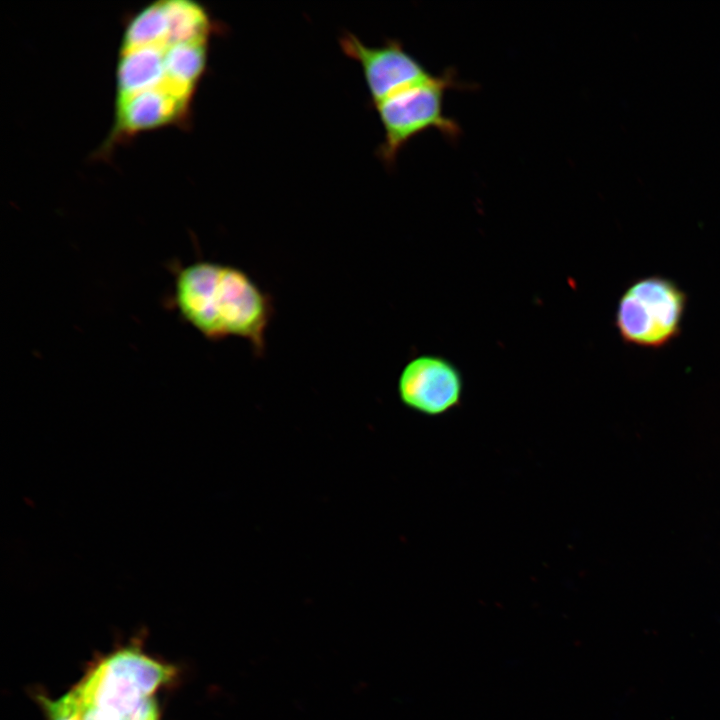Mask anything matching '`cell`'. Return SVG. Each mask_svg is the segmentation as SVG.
<instances>
[{"label":"cell","mask_w":720,"mask_h":720,"mask_svg":"<svg viewBox=\"0 0 720 720\" xmlns=\"http://www.w3.org/2000/svg\"><path fill=\"white\" fill-rule=\"evenodd\" d=\"M202 16L198 2L157 0L128 19L116 66L112 143L189 120L197 88L178 74L172 49Z\"/></svg>","instance_id":"1"},{"label":"cell","mask_w":720,"mask_h":720,"mask_svg":"<svg viewBox=\"0 0 720 720\" xmlns=\"http://www.w3.org/2000/svg\"><path fill=\"white\" fill-rule=\"evenodd\" d=\"M174 305L183 320L211 341L239 337L256 356L266 349L273 299L242 269L197 261L176 272Z\"/></svg>","instance_id":"2"},{"label":"cell","mask_w":720,"mask_h":720,"mask_svg":"<svg viewBox=\"0 0 720 720\" xmlns=\"http://www.w3.org/2000/svg\"><path fill=\"white\" fill-rule=\"evenodd\" d=\"M175 673L174 666L127 646L99 659L51 702L69 720H160L154 695Z\"/></svg>","instance_id":"3"},{"label":"cell","mask_w":720,"mask_h":720,"mask_svg":"<svg viewBox=\"0 0 720 720\" xmlns=\"http://www.w3.org/2000/svg\"><path fill=\"white\" fill-rule=\"evenodd\" d=\"M463 87L455 71L448 69L375 105L384 132L378 158L391 167L410 140L430 129L455 141L462 131L455 119L445 115L444 97L447 90Z\"/></svg>","instance_id":"4"},{"label":"cell","mask_w":720,"mask_h":720,"mask_svg":"<svg viewBox=\"0 0 720 720\" xmlns=\"http://www.w3.org/2000/svg\"><path fill=\"white\" fill-rule=\"evenodd\" d=\"M686 304V293L673 280L642 277L621 295L615 326L625 343L657 349L680 334Z\"/></svg>","instance_id":"5"},{"label":"cell","mask_w":720,"mask_h":720,"mask_svg":"<svg viewBox=\"0 0 720 720\" xmlns=\"http://www.w3.org/2000/svg\"><path fill=\"white\" fill-rule=\"evenodd\" d=\"M339 45L347 57L360 65L373 106L432 76L398 40L388 39L375 47L344 32Z\"/></svg>","instance_id":"6"},{"label":"cell","mask_w":720,"mask_h":720,"mask_svg":"<svg viewBox=\"0 0 720 720\" xmlns=\"http://www.w3.org/2000/svg\"><path fill=\"white\" fill-rule=\"evenodd\" d=\"M463 380L449 360L437 355H421L403 368L398 393L401 401L417 412L437 416L461 401Z\"/></svg>","instance_id":"7"},{"label":"cell","mask_w":720,"mask_h":720,"mask_svg":"<svg viewBox=\"0 0 720 720\" xmlns=\"http://www.w3.org/2000/svg\"><path fill=\"white\" fill-rule=\"evenodd\" d=\"M37 703L42 708L46 720H69L62 712H60L51 702V699L42 694L36 695Z\"/></svg>","instance_id":"8"}]
</instances>
